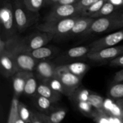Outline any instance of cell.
Segmentation results:
<instances>
[{"label": "cell", "mask_w": 123, "mask_h": 123, "mask_svg": "<svg viewBox=\"0 0 123 123\" xmlns=\"http://www.w3.org/2000/svg\"><path fill=\"white\" fill-rule=\"evenodd\" d=\"M123 28L122 13H113L106 16L96 18L83 36L99 34Z\"/></svg>", "instance_id": "1"}, {"label": "cell", "mask_w": 123, "mask_h": 123, "mask_svg": "<svg viewBox=\"0 0 123 123\" xmlns=\"http://www.w3.org/2000/svg\"><path fill=\"white\" fill-rule=\"evenodd\" d=\"M0 21L1 37L8 39L17 36L18 30L14 18L13 3L10 0H1Z\"/></svg>", "instance_id": "2"}, {"label": "cell", "mask_w": 123, "mask_h": 123, "mask_svg": "<svg viewBox=\"0 0 123 123\" xmlns=\"http://www.w3.org/2000/svg\"><path fill=\"white\" fill-rule=\"evenodd\" d=\"M13 53L18 71L33 72L38 61L34 58L24 48L22 38L18 35L12 37Z\"/></svg>", "instance_id": "3"}, {"label": "cell", "mask_w": 123, "mask_h": 123, "mask_svg": "<svg viewBox=\"0 0 123 123\" xmlns=\"http://www.w3.org/2000/svg\"><path fill=\"white\" fill-rule=\"evenodd\" d=\"M0 62L1 73L6 78L12 77L18 72L14 56L12 38L0 39Z\"/></svg>", "instance_id": "4"}, {"label": "cell", "mask_w": 123, "mask_h": 123, "mask_svg": "<svg viewBox=\"0 0 123 123\" xmlns=\"http://www.w3.org/2000/svg\"><path fill=\"white\" fill-rule=\"evenodd\" d=\"M13 6L17 28L18 32L22 33L37 21L38 13L29 10L24 0H13Z\"/></svg>", "instance_id": "5"}, {"label": "cell", "mask_w": 123, "mask_h": 123, "mask_svg": "<svg viewBox=\"0 0 123 123\" xmlns=\"http://www.w3.org/2000/svg\"><path fill=\"white\" fill-rule=\"evenodd\" d=\"M81 15L53 21H44L36 26L38 31L49 32L55 36H66Z\"/></svg>", "instance_id": "6"}, {"label": "cell", "mask_w": 123, "mask_h": 123, "mask_svg": "<svg viewBox=\"0 0 123 123\" xmlns=\"http://www.w3.org/2000/svg\"><path fill=\"white\" fill-rule=\"evenodd\" d=\"M81 15V12L76 4L65 5H54L51 10L44 18V21L49 22L53 20L66 19L76 16Z\"/></svg>", "instance_id": "7"}, {"label": "cell", "mask_w": 123, "mask_h": 123, "mask_svg": "<svg viewBox=\"0 0 123 123\" xmlns=\"http://www.w3.org/2000/svg\"><path fill=\"white\" fill-rule=\"evenodd\" d=\"M54 37L52 34L38 30V32L22 38V42L25 49L30 52L46 46Z\"/></svg>", "instance_id": "8"}, {"label": "cell", "mask_w": 123, "mask_h": 123, "mask_svg": "<svg viewBox=\"0 0 123 123\" xmlns=\"http://www.w3.org/2000/svg\"><path fill=\"white\" fill-rule=\"evenodd\" d=\"M123 54V44L109 47L97 51L90 52L86 56L94 62H102L111 61Z\"/></svg>", "instance_id": "9"}, {"label": "cell", "mask_w": 123, "mask_h": 123, "mask_svg": "<svg viewBox=\"0 0 123 123\" xmlns=\"http://www.w3.org/2000/svg\"><path fill=\"white\" fill-rule=\"evenodd\" d=\"M55 76L58 78L64 85L69 93L70 97H71L74 91L79 88L82 79L80 77L62 68L60 66H56Z\"/></svg>", "instance_id": "10"}, {"label": "cell", "mask_w": 123, "mask_h": 123, "mask_svg": "<svg viewBox=\"0 0 123 123\" xmlns=\"http://www.w3.org/2000/svg\"><path fill=\"white\" fill-rule=\"evenodd\" d=\"M123 40V28L94 41L89 44L90 52L97 51L105 48L117 46Z\"/></svg>", "instance_id": "11"}, {"label": "cell", "mask_w": 123, "mask_h": 123, "mask_svg": "<svg viewBox=\"0 0 123 123\" xmlns=\"http://www.w3.org/2000/svg\"><path fill=\"white\" fill-rule=\"evenodd\" d=\"M56 65L46 60L39 61L37 64L35 72L41 81L48 80L56 76Z\"/></svg>", "instance_id": "12"}, {"label": "cell", "mask_w": 123, "mask_h": 123, "mask_svg": "<svg viewBox=\"0 0 123 123\" xmlns=\"http://www.w3.org/2000/svg\"><path fill=\"white\" fill-rule=\"evenodd\" d=\"M33 72L18 71L12 76V84L14 91V96L19 97L24 93L25 84L29 77Z\"/></svg>", "instance_id": "13"}, {"label": "cell", "mask_w": 123, "mask_h": 123, "mask_svg": "<svg viewBox=\"0 0 123 123\" xmlns=\"http://www.w3.org/2000/svg\"><path fill=\"white\" fill-rule=\"evenodd\" d=\"M95 19L96 18H92L91 17L80 16L67 36H72L83 34L88 30Z\"/></svg>", "instance_id": "14"}, {"label": "cell", "mask_w": 123, "mask_h": 123, "mask_svg": "<svg viewBox=\"0 0 123 123\" xmlns=\"http://www.w3.org/2000/svg\"><path fill=\"white\" fill-rule=\"evenodd\" d=\"M59 49L55 47L43 46L30 52L31 56L37 61H43L54 57L59 52Z\"/></svg>", "instance_id": "15"}, {"label": "cell", "mask_w": 123, "mask_h": 123, "mask_svg": "<svg viewBox=\"0 0 123 123\" xmlns=\"http://www.w3.org/2000/svg\"><path fill=\"white\" fill-rule=\"evenodd\" d=\"M90 52V48L88 46H80L68 49L63 55L59 58L61 61L62 60H74V59L80 58L86 56Z\"/></svg>", "instance_id": "16"}, {"label": "cell", "mask_w": 123, "mask_h": 123, "mask_svg": "<svg viewBox=\"0 0 123 123\" xmlns=\"http://www.w3.org/2000/svg\"><path fill=\"white\" fill-rule=\"evenodd\" d=\"M37 94L40 95L48 98L54 103H56L61 100V95H62L60 92L53 90L49 85L42 81L38 84Z\"/></svg>", "instance_id": "17"}, {"label": "cell", "mask_w": 123, "mask_h": 123, "mask_svg": "<svg viewBox=\"0 0 123 123\" xmlns=\"http://www.w3.org/2000/svg\"><path fill=\"white\" fill-rule=\"evenodd\" d=\"M60 66L63 69L82 78H83L90 68L88 64L82 62H71L69 64L60 65Z\"/></svg>", "instance_id": "18"}, {"label": "cell", "mask_w": 123, "mask_h": 123, "mask_svg": "<svg viewBox=\"0 0 123 123\" xmlns=\"http://www.w3.org/2000/svg\"><path fill=\"white\" fill-rule=\"evenodd\" d=\"M103 111L109 116L123 120V111L115 100L114 101L110 98L105 99Z\"/></svg>", "instance_id": "19"}, {"label": "cell", "mask_w": 123, "mask_h": 123, "mask_svg": "<svg viewBox=\"0 0 123 123\" xmlns=\"http://www.w3.org/2000/svg\"><path fill=\"white\" fill-rule=\"evenodd\" d=\"M34 103L38 109L42 112H46L52 110L53 105L54 104V103L49 99L38 94H36L34 97Z\"/></svg>", "instance_id": "20"}, {"label": "cell", "mask_w": 123, "mask_h": 123, "mask_svg": "<svg viewBox=\"0 0 123 123\" xmlns=\"http://www.w3.org/2000/svg\"><path fill=\"white\" fill-rule=\"evenodd\" d=\"M42 82H43L45 84H46L51 88H52L53 90L57 91V92H60L62 95L63 94L66 96H68V97H70V94L68 93V91L67 90V89L66 88L64 85L62 84V83L61 82L60 79L56 76H55L54 78L48 79V80Z\"/></svg>", "instance_id": "21"}, {"label": "cell", "mask_w": 123, "mask_h": 123, "mask_svg": "<svg viewBox=\"0 0 123 123\" xmlns=\"http://www.w3.org/2000/svg\"><path fill=\"white\" fill-rule=\"evenodd\" d=\"M38 84L33 74H31L27 79L24 88V93L30 97H34L37 94Z\"/></svg>", "instance_id": "22"}, {"label": "cell", "mask_w": 123, "mask_h": 123, "mask_svg": "<svg viewBox=\"0 0 123 123\" xmlns=\"http://www.w3.org/2000/svg\"><path fill=\"white\" fill-rule=\"evenodd\" d=\"M67 110L65 108H60L50 111L49 114H46L49 121L52 123H60L67 115Z\"/></svg>", "instance_id": "23"}, {"label": "cell", "mask_w": 123, "mask_h": 123, "mask_svg": "<svg viewBox=\"0 0 123 123\" xmlns=\"http://www.w3.org/2000/svg\"><path fill=\"white\" fill-rule=\"evenodd\" d=\"M117 7L115 6L114 4L108 1L104 4V5L102 6V7L98 12L94 14L91 17L92 18H98L109 16L114 13V11L116 10Z\"/></svg>", "instance_id": "24"}, {"label": "cell", "mask_w": 123, "mask_h": 123, "mask_svg": "<svg viewBox=\"0 0 123 123\" xmlns=\"http://www.w3.org/2000/svg\"><path fill=\"white\" fill-rule=\"evenodd\" d=\"M106 1H108V0H98L97 2L92 4L91 6L83 10L81 12V16L91 17L94 14L98 12Z\"/></svg>", "instance_id": "25"}, {"label": "cell", "mask_w": 123, "mask_h": 123, "mask_svg": "<svg viewBox=\"0 0 123 123\" xmlns=\"http://www.w3.org/2000/svg\"><path fill=\"white\" fill-rule=\"evenodd\" d=\"M88 102L92 105L94 109L98 111H103L105 98L100 95L91 92Z\"/></svg>", "instance_id": "26"}, {"label": "cell", "mask_w": 123, "mask_h": 123, "mask_svg": "<svg viewBox=\"0 0 123 123\" xmlns=\"http://www.w3.org/2000/svg\"><path fill=\"white\" fill-rule=\"evenodd\" d=\"M19 97L13 96L11 103L9 115H8V122L7 123H16V120L18 115V104H19Z\"/></svg>", "instance_id": "27"}, {"label": "cell", "mask_w": 123, "mask_h": 123, "mask_svg": "<svg viewBox=\"0 0 123 123\" xmlns=\"http://www.w3.org/2000/svg\"><path fill=\"white\" fill-rule=\"evenodd\" d=\"M18 114L19 116L26 123H31L32 112H31L22 102L18 104Z\"/></svg>", "instance_id": "28"}, {"label": "cell", "mask_w": 123, "mask_h": 123, "mask_svg": "<svg viewBox=\"0 0 123 123\" xmlns=\"http://www.w3.org/2000/svg\"><path fill=\"white\" fill-rule=\"evenodd\" d=\"M78 109L84 115L89 117H92L94 112L93 107L88 101H80L77 102Z\"/></svg>", "instance_id": "29"}, {"label": "cell", "mask_w": 123, "mask_h": 123, "mask_svg": "<svg viewBox=\"0 0 123 123\" xmlns=\"http://www.w3.org/2000/svg\"><path fill=\"white\" fill-rule=\"evenodd\" d=\"M111 97L117 100L123 98V84L118 82L113 85L109 90Z\"/></svg>", "instance_id": "30"}, {"label": "cell", "mask_w": 123, "mask_h": 123, "mask_svg": "<svg viewBox=\"0 0 123 123\" xmlns=\"http://www.w3.org/2000/svg\"><path fill=\"white\" fill-rule=\"evenodd\" d=\"M92 118L96 123H111V116L107 114L104 111L95 109Z\"/></svg>", "instance_id": "31"}, {"label": "cell", "mask_w": 123, "mask_h": 123, "mask_svg": "<svg viewBox=\"0 0 123 123\" xmlns=\"http://www.w3.org/2000/svg\"><path fill=\"white\" fill-rule=\"evenodd\" d=\"M24 2L29 10L38 13V11L46 4V0H24Z\"/></svg>", "instance_id": "32"}, {"label": "cell", "mask_w": 123, "mask_h": 123, "mask_svg": "<svg viewBox=\"0 0 123 123\" xmlns=\"http://www.w3.org/2000/svg\"><path fill=\"white\" fill-rule=\"evenodd\" d=\"M91 93V91L86 89L82 88L79 90L78 88L71 97H73V99L76 102L80 101H88Z\"/></svg>", "instance_id": "33"}, {"label": "cell", "mask_w": 123, "mask_h": 123, "mask_svg": "<svg viewBox=\"0 0 123 123\" xmlns=\"http://www.w3.org/2000/svg\"><path fill=\"white\" fill-rule=\"evenodd\" d=\"M98 0H79L76 3L78 8L80 10V12L85 8H87L89 6H91L92 4L97 2Z\"/></svg>", "instance_id": "34"}, {"label": "cell", "mask_w": 123, "mask_h": 123, "mask_svg": "<svg viewBox=\"0 0 123 123\" xmlns=\"http://www.w3.org/2000/svg\"><path fill=\"white\" fill-rule=\"evenodd\" d=\"M109 65L111 67H123V54L109 61Z\"/></svg>", "instance_id": "35"}, {"label": "cell", "mask_w": 123, "mask_h": 123, "mask_svg": "<svg viewBox=\"0 0 123 123\" xmlns=\"http://www.w3.org/2000/svg\"><path fill=\"white\" fill-rule=\"evenodd\" d=\"M114 81L116 83L123 82V70L118 71L115 73L114 77Z\"/></svg>", "instance_id": "36"}, {"label": "cell", "mask_w": 123, "mask_h": 123, "mask_svg": "<svg viewBox=\"0 0 123 123\" xmlns=\"http://www.w3.org/2000/svg\"><path fill=\"white\" fill-rule=\"evenodd\" d=\"M36 114H37L38 117L40 118V120H42V123H52L49 121L48 117H47V115L46 114H44V113H40V112H36Z\"/></svg>", "instance_id": "37"}, {"label": "cell", "mask_w": 123, "mask_h": 123, "mask_svg": "<svg viewBox=\"0 0 123 123\" xmlns=\"http://www.w3.org/2000/svg\"><path fill=\"white\" fill-rule=\"evenodd\" d=\"M79 1V0H60V1L56 4H58V5L74 4H76Z\"/></svg>", "instance_id": "38"}, {"label": "cell", "mask_w": 123, "mask_h": 123, "mask_svg": "<svg viewBox=\"0 0 123 123\" xmlns=\"http://www.w3.org/2000/svg\"><path fill=\"white\" fill-rule=\"evenodd\" d=\"M31 123H42V120H40L38 116L37 115V114H36V112H32V118H31Z\"/></svg>", "instance_id": "39"}, {"label": "cell", "mask_w": 123, "mask_h": 123, "mask_svg": "<svg viewBox=\"0 0 123 123\" xmlns=\"http://www.w3.org/2000/svg\"><path fill=\"white\" fill-rule=\"evenodd\" d=\"M108 1L117 7L123 6V0H108Z\"/></svg>", "instance_id": "40"}, {"label": "cell", "mask_w": 123, "mask_h": 123, "mask_svg": "<svg viewBox=\"0 0 123 123\" xmlns=\"http://www.w3.org/2000/svg\"><path fill=\"white\" fill-rule=\"evenodd\" d=\"M60 0H46V4L50 5H55Z\"/></svg>", "instance_id": "41"}, {"label": "cell", "mask_w": 123, "mask_h": 123, "mask_svg": "<svg viewBox=\"0 0 123 123\" xmlns=\"http://www.w3.org/2000/svg\"><path fill=\"white\" fill-rule=\"evenodd\" d=\"M115 101H116L117 103L120 106V107L122 108V109L123 111V98H119V99H117V100H115Z\"/></svg>", "instance_id": "42"}, {"label": "cell", "mask_w": 123, "mask_h": 123, "mask_svg": "<svg viewBox=\"0 0 123 123\" xmlns=\"http://www.w3.org/2000/svg\"><path fill=\"white\" fill-rule=\"evenodd\" d=\"M16 123H25V121H24V120H23L18 115V118H17L16 120Z\"/></svg>", "instance_id": "43"}, {"label": "cell", "mask_w": 123, "mask_h": 123, "mask_svg": "<svg viewBox=\"0 0 123 123\" xmlns=\"http://www.w3.org/2000/svg\"><path fill=\"white\" fill-rule=\"evenodd\" d=\"M122 17H123V12L122 13Z\"/></svg>", "instance_id": "44"}, {"label": "cell", "mask_w": 123, "mask_h": 123, "mask_svg": "<svg viewBox=\"0 0 123 123\" xmlns=\"http://www.w3.org/2000/svg\"></svg>", "instance_id": "45"}]
</instances>
